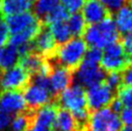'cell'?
I'll use <instances>...</instances> for the list:
<instances>
[{"label": "cell", "instance_id": "obj_25", "mask_svg": "<svg viewBox=\"0 0 132 131\" xmlns=\"http://www.w3.org/2000/svg\"><path fill=\"white\" fill-rule=\"evenodd\" d=\"M104 83L110 88L112 91L118 92V90L122 86V80H121V72H109L106 74Z\"/></svg>", "mask_w": 132, "mask_h": 131}, {"label": "cell", "instance_id": "obj_27", "mask_svg": "<svg viewBox=\"0 0 132 131\" xmlns=\"http://www.w3.org/2000/svg\"><path fill=\"white\" fill-rule=\"evenodd\" d=\"M102 56H103L102 49L96 48V47H91L87 51V53L85 55L84 60L87 61V62L98 65V64H100V61H101V59H102Z\"/></svg>", "mask_w": 132, "mask_h": 131}, {"label": "cell", "instance_id": "obj_14", "mask_svg": "<svg viewBox=\"0 0 132 131\" xmlns=\"http://www.w3.org/2000/svg\"><path fill=\"white\" fill-rule=\"evenodd\" d=\"M32 45L34 52L44 59L52 58L57 49V44L49 29L46 27H42L40 32L32 42Z\"/></svg>", "mask_w": 132, "mask_h": 131}, {"label": "cell", "instance_id": "obj_4", "mask_svg": "<svg viewBox=\"0 0 132 131\" xmlns=\"http://www.w3.org/2000/svg\"><path fill=\"white\" fill-rule=\"evenodd\" d=\"M55 102L58 107L70 111L72 115L89 110L85 89L74 84L61 93Z\"/></svg>", "mask_w": 132, "mask_h": 131}, {"label": "cell", "instance_id": "obj_9", "mask_svg": "<svg viewBox=\"0 0 132 131\" xmlns=\"http://www.w3.org/2000/svg\"><path fill=\"white\" fill-rule=\"evenodd\" d=\"M31 75L19 65L2 71L1 89L4 91L24 90L30 83Z\"/></svg>", "mask_w": 132, "mask_h": 131}, {"label": "cell", "instance_id": "obj_39", "mask_svg": "<svg viewBox=\"0 0 132 131\" xmlns=\"http://www.w3.org/2000/svg\"><path fill=\"white\" fill-rule=\"evenodd\" d=\"M1 14H2V10H1V1H0V18H1Z\"/></svg>", "mask_w": 132, "mask_h": 131}, {"label": "cell", "instance_id": "obj_5", "mask_svg": "<svg viewBox=\"0 0 132 131\" xmlns=\"http://www.w3.org/2000/svg\"><path fill=\"white\" fill-rule=\"evenodd\" d=\"M106 77V72L96 64L83 62L72 72V82L82 88H91L97 84L103 83Z\"/></svg>", "mask_w": 132, "mask_h": 131}, {"label": "cell", "instance_id": "obj_21", "mask_svg": "<svg viewBox=\"0 0 132 131\" xmlns=\"http://www.w3.org/2000/svg\"><path fill=\"white\" fill-rule=\"evenodd\" d=\"M67 24L72 38H79L81 35L84 34L87 23L85 22L80 13H74L70 15L67 20Z\"/></svg>", "mask_w": 132, "mask_h": 131}, {"label": "cell", "instance_id": "obj_11", "mask_svg": "<svg viewBox=\"0 0 132 131\" xmlns=\"http://www.w3.org/2000/svg\"><path fill=\"white\" fill-rule=\"evenodd\" d=\"M58 111L56 102L45 105L34 111L31 131H52Z\"/></svg>", "mask_w": 132, "mask_h": 131}, {"label": "cell", "instance_id": "obj_22", "mask_svg": "<svg viewBox=\"0 0 132 131\" xmlns=\"http://www.w3.org/2000/svg\"><path fill=\"white\" fill-rule=\"evenodd\" d=\"M60 3L61 0H36L34 3L35 15L39 18H45L60 6Z\"/></svg>", "mask_w": 132, "mask_h": 131}, {"label": "cell", "instance_id": "obj_17", "mask_svg": "<svg viewBox=\"0 0 132 131\" xmlns=\"http://www.w3.org/2000/svg\"><path fill=\"white\" fill-rule=\"evenodd\" d=\"M77 122L73 115L66 109H58L52 131H75Z\"/></svg>", "mask_w": 132, "mask_h": 131}, {"label": "cell", "instance_id": "obj_8", "mask_svg": "<svg viewBox=\"0 0 132 131\" xmlns=\"http://www.w3.org/2000/svg\"><path fill=\"white\" fill-rule=\"evenodd\" d=\"M86 96L90 113L106 108L116 97L115 92L112 91L104 82L89 88L86 92Z\"/></svg>", "mask_w": 132, "mask_h": 131}, {"label": "cell", "instance_id": "obj_26", "mask_svg": "<svg viewBox=\"0 0 132 131\" xmlns=\"http://www.w3.org/2000/svg\"><path fill=\"white\" fill-rule=\"evenodd\" d=\"M85 2L86 0H61L63 7L71 14L79 13Z\"/></svg>", "mask_w": 132, "mask_h": 131}, {"label": "cell", "instance_id": "obj_24", "mask_svg": "<svg viewBox=\"0 0 132 131\" xmlns=\"http://www.w3.org/2000/svg\"><path fill=\"white\" fill-rule=\"evenodd\" d=\"M118 98L122 106L126 108H132V87L121 86L118 90Z\"/></svg>", "mask_w": 132, "mask_h": 131}, {"label": "cell", "instance_id": "obj_10", "mask_svg": "<svg viewBox=\"0 0 132 131\" xmlns=\"http://www.w3.org/2000/svg\"><path fill=\"white\" fill-rule=\"evenodd\" d=\"M23 96L27 107L30 110H38L55 102V98L51 92L32 83H29V85L24 89Z\"/></svg>", "mask_w": 132, "mask_h": 131}, {"label": "cell", "instance_id": "obj_13", "mask_svg": "<svg viewBox=\"0 0 132 131\" xmlns=\"http://www.w3.org/2000/svg\"><path fill=\"white\" fill-rule=\"evenodd\" d=\"M49 82L51 93L54 98H57L61 93L71 86L72 83V70L65 67L54 65L52 68L51 73L49 75Z\"/></svg>", "mask_w": 132, "mask_h": 131}, {"label": "cell", "instance_id": "obj_32", "mask_svg": "<svg viewBox=\"0 0 132 131\" xmlns=\"http://www.w3.org/2000/svg\"><path fill=\"white\" fill-rule=\"evenodd\" d=\"M121 44L123 46L126 57L128 58L129 62L132 63V34L125 36Z\"/></svg>", "mask_w": 132, "mask_h": 131}, {"label": "cell", "instance_id": "obj_1", "mask_svg": "<svg viewBox=\"0 0 132 131\" xmlns=\"http://www.w3.org/2000/svg\"><path fill=\"white\" fill-rule=\"evenodd\" d=\"M5 21L10 31V44L15 47L33 42L43 27L40 18L30 11L9 15Z\"/></svg>", "mask_w": 132, "mask_h": 131}, {"label": "cell", "instance_id": "obj_2", "mask_svg": "<svg viewBox=\"0 0 132 131\" xmlns=\"http://www.w3.org/2000/svg\"><path fill=\"white\" fill-rule=\"evenodd\" d=\"M87 51L88 45L82 38H72L56 49L54 56L50 58L54 59L55 63L50 62L72 70L83 62Z\"/></svg>", "mask_w": 132, "mask_h": 131}, {"label": "cell", "instance_id": "obj_3", "mask_svg": "<svg viewBox=\"0 0 132 131\" xmlns=\"http://www.w3.org/2000/svg\"><path fill=\"white\" fill-rule=\"evenodd\" d=\"M83 37L87 45L102 49L118 42L120 33L118 32L114 19L108 17L98 24L86 27Z\"/></svg>", "mask_w": 132, "mask_h": 131}, {"label": "cell", "instance_id": "obj_34", "mask_svg": "<svg viewBox=\"0 0 132 131\" xmlns=\"http://www.w3.org/2000/svg\"><path fill=\"white\" fill-rule=\"evenodd\" d=\"M109 106H110L109 108H110L115 114H117V115L119 113H121V111H122V109H123V106H122L121 102L120 101V99L118 97L114 98L113 101L111 102V104Z\"/></svg>", "mask_w": 132, "mask_h": 131}, {"label": "cell", "instance_id": "obj_36", "mask_svg": "<svg viewBox=\"0 0 132 131\" xmlns=\"http://www.w3.org/2000/svg\"><path fill=\"white\" fill-rule=\"evenodd\" d=\"M20 1H24V2L31 3V4H33V6H34V3H35V1H36V0H20Z\"/></svg>", "mask_w": 132, "mask_h": 131}, {"label": "cell", "instance_id": "obj_29", "mask_svg": "<svg viewBox=\"0 0 132 131\" xmlns=\"http://www.w3.org/2000/svg\"><path fill=\"white\" fill-rule=\"evenodd\" d=\"M14 116L0 109V131H9Z\"/></svg>", "mask_w": 132, "mask_h": 131}, {"label": "cell", "instance_id": "obj_23", "mask_svg": "<svg viewBox=\"0 0 132 131\" xmlns=\"http://www.w3.org/2000/svg\"><path fill=\"white\" fill-rule=\"evenodd\" d=\"M69 17H70V13L67 11L62 5H60L59 7L56 8L54 11H52L46 18H44V20L46 23H48L50 25L53 23L67 21Z\"/></svg>", "mask_w": 132, "mask_h": 131}, {"label": "cell", "instance_id": "obj_7", "mask_svg": "<svg viewBox=\"0 0 132 131\" xmlns=\"http://www.w3.org/2000/svg\"><path fill=\"white\" fill-rule=\"evenodd\" d=\"M122 124L119 115L110 108H103L90 114L89 131H121Z\"/></svg>", "mask_w": 132, "mask_h": 131}, {"label": "cell", "instance_id": "obj_40", "mask_svg": "<svg viewBox=\"0 0 132 131\" xmlns=\"http://www.w3.org/2000/svg\"><path fill=\"white\" fill-rule=\"evenodd\" d=\"M130 1H131V2H132V0H130Z\"/></svg>", "mask_w": 132, "mask_h": 131}, {"label": "cell", "instance_id": "obj_33", "mask_svg": "<svg viewBox=\"0 0 132 131\" xmlns=\"http://www.w3.org/2000/svg\"><path fill=\"white\" fill-rule=\"evenodd\" d=\"M121 121L125 126H132V108H125L121 112Z\"/></svg>", "mask_w": 132, "mask_h": 131}, {"label": "cell", "instance_id": "obj_20", "mask_svg": "<svg viewBox=\"0 0 132 131\" xmlns=\"http://www.w3.org/2000/svg\"><path fill=\"white\" fill-rule=\"evenodd\" d=\"M48 29L51 33L56 44H66L67 42H69L70 39H72V36L70 34V30H69L67 21L50 24Z\"/></svg>", "mask_w": 132, "mask_h": 131}, {"label": "cell", "instance_id": "obj_37", "mask_svg": "<svg viewBox=\"0 0 132 131\" xmlns=\"http://www.w3.org/2000/svg\"><path fill=\"white\" fill-rule=\"evenodd\" d=\"M1 76H2V70L0 69V90H1Z\"/></svg>", "mask_w": 132, "mask_h": 131}, {"label": "cell", "instance_id": "obj_12", "mask_svg": "<svg viewBox=\"0 0 132 131\" xmlns=\"http://www.w3.org/2000/svg\"><path fill=\"white\" fill-rule=\"evenodd\" d=\"M0 109L13 116L28 109L23 94L20 91L0 92Z\"/></svg>", "mask_w": 132, "mask_h": 131}, {"label": "cell", "instance_id": "obj_31", "mask_svg": "<svg viewBox=\"0 0 132 131\" xmlns=\"http://www.w3.org/2000/svg\"><path fill=\"white\" fill-rule=\"evenodd\" d=\"M122 85L125 87H132V63L125 68L121 72Z\"/></svg>", "mask_w": 132, "mask_h": 131}, {"label": "cell", "instance_id": "obj_16", "mask_svg": "<svg viewBox=\"0 0 132 131\" xmlns=\"http://www.w3.org/2000/svg\"><path fill=\"white\" fill-rule=\"evenodd\" d=\"M114 22L116 24L118 32L122 35L132 34V6L125 5L115 13Z\"/></svg>", "mask_w": 132, "mask_h": 131}, {"label": "cell", "instance_id": "obj_30", "mask_svg": "<svg viewBox=\"0 0 132 131\" xmlns=\"http://www.w3.org/2000/svg\"><path fill=\"white\" fill-rule=\"evenodd\" d=\"M10 40V31L8 28L6 21L0 18V47L6 45Z\"/></svg>", "mask_w": 132, "mask_h": 131}, {"label": "cell", "instance_id": "obj_19", "mask_svg": "<svg viewBox=\"0 0 132 131\" xmlns=\"http://www.w3.org/2000/svg\"><path fill=\"white\" fill-rule=\"evenodd\" d=\"M44 61L45 59L38 55L37 53L33 52V53H30V54L21 57L19 60V66L25 69L30 75H34L40 71Z\"/></svg>", "mask_w": 132, "mask_h": 131}, {"label": "cell", "instance_id": "obj_15", "mask_svg": "<svg viewBox=\"0 0 132 131\" xmlns=\"http://www.w3.org/2000/svg\"><path fill=\"white\" fill-rule=\"evenodd\" d=\"M81 15L86 23L95 25L109 17V12L99 0H86Z\"/></svg>", "mask_w": 132, "mask_h": 131}, {"label": "cell", "instance_id": "obj_18", "mask_svg": "<svg viewBox=\"0 0 132 131\" xmlns=\"http://www.w3.org/2000/svg\"><path fill=\"white\" fill-rule=\"evenodd\" d=\"M19 60L20 55L19 49L14 45L8 44L0 49V67L4 70L16 66Z\"/></svg>", "mask_w": 132, "mask_h": 131}, {"label": "cell", "instance_id": "obj_6", "mask_svg": "<svg viewBox=\"0 0 132 131\" xmlns=\"http://www.w3.org/2000/svg\"><path fill=\"white\" fill-rule=\"evenodd\" d=\"M129 63L122 44L116 42L104 48L100 65L105 72H121L129 65Z\"/></svg>", "mask_w": 132, "mask_h": 131}, {"label": "cell", "instance_id": "obj_28", "mask_svg": "<svg viewBox=\"0 0 132 131\" xmlns=\"http://www.w3.org/2000/svg\"><path fill=\"white\" fill-rule=\"evenodd\" d=\"M101 3L104 5L108 12H113L116 13L120 9L126 5L127 0H99Z\"/></svg>", "mask_w": 132, "mask_h": 131}, {"label": "cell", "instance_id": "obj_35", "mask_svg": "<svg viewBox=\"0 0 132 131\" xmlns=\"http://www.w3.org/2000/svg\"><path fill=\"white\" fill-rule=\"evenodd\" d=\"M121 131H132V126H125L123 128H121Z\"/></svg>", "mask_w": 132, "mask_h": 131}, {"label": "cell", "instance_id": "obj_38", "mask_svg": "<svg viewBox=\"0 0 132 131\" xmlns=\"http://www.w3.org/2000/svg\"><path fill=\"white\" fill-rule=\"evenodd\" d=\"M75 131H89L88 130V128H86V129H77V130Z\"/></svg>", "mask_w": 132, "mask_h": 131}]
</instances>
